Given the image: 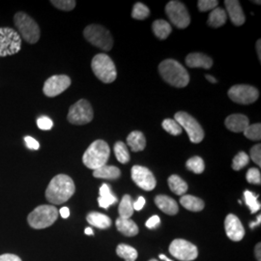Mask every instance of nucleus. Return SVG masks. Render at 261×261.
<instances>
[{
    "mask_svg": "<svg viewBox=\"0 0 261 261\" xmlns=\"http://www.w3.org/2000/svg\"><path fill=\"white\" fill-rule=\"evenodd\" d=\"M250 162V157L245 152H239L233 159L232 162V168L234 170H240L245 168Z\"/></svg>",
    "mask_w": 261,
    "mask_h": 261,
    "instance_id": "38",
    "label": "nucleus"
},
{
    "mask_svg": "<svg viewBox=\"0 0 261 261\" xmlns=\"http://www.w3.org/2000/svg\"><path fill=\"white\" fill-rule=\"evenodd\" d=\"M260 220H261V215H258V218H257V221H256V223L257 224L259 225L260 224Z\"/></svg>",
    "mask_w": 261,
    "mask_h": 261,
    "instance_id": "54",
    "label": "nucleus"
},
{
    "mask_svg": "<svg viewBox=\"0 0 261 261\" xmlns=\"http://www.w3.org/2000/svg\"><path fill=\"white\" fill-rule=\"evenodd\" d=\"M86 220L89 224L100 229H107L112 225V220L107 215L99 212H91L87 215Z\"/></svg>",
    "mask_w": 261,
    "mask_h": 261,
    "instance_id": "24",
    "label": "nucleus"
},
{
    "mask_svg": "<svg viewBox=\"0 0 261 261\" xmlns=\"http://www.w3.org/2000/svg\"><path fill=\"white\" fill-rule=\"evenodd\" d=\"M252 2H254V3H256L257 5H260V1H252Z\"/></svg>",
    "mask_w": 261,
    "mask_h": 261,
    "instance_id": "55",
    "label": "nucleus"
},
{
    "mask_svg": "<svg viewBox=\"0 0 261 261\" xmlns=\"http://www.w3.org/2000/svg\"><path fill=\"white\" fill-rule=\"evenodd\" d=\"M166 14L172 24L179 29L188 28L191 23V17L186 6L180 1H169L166 6Z\"/></svg>",
    "mask_w": 261,
    "mask_h": 261,
    "instance_id": "11",
    "label": "nucleus"
},
{
    "mask_svg": "<svg viewBox=\"0 0 261 261\" xmlns=\"http://www.w3.org/2000/svg\"><path fill=\"white\" fill-rule=\"evenodd\" d=\"M119 218L122 219H130V217L134 214V207H133V201L132 197L129 195H125L122 197L119 208Z\"/></svg>",
    "mask_w": 261,
    "mask_h": 261,
    "instance_id": "31",
    "label": "nucleus"
},
{
    "mask_svg": "<svg viewBox=\"0 0 261 261\" xmlns=\"http://www.w3.org/2000/svg\"><path fill=\"white\" fill-rule=\"evenodd\" d=\"M186 167L189 170L193 171L194 173L201 174L205 169V164H204L203 159H201L198 156H195L187 161Z\"/></svg>",
    "mask_w": 261,
    "mask_h": 261,
    "instance_id": "33",
    "label": "nucleus"
},
{
    "mask_svg": "<svg viewBox=\"0 0 261 261\" xmlns=\"http://www.w3.org/2000/svg\"><path fill=\"white\" fill-rule=\"evenodd\" d=\"M226 22V12L224 9L217 7L209 14L207 24L213 28H221Z\"/></svg>",
    "mask_w": 261,
    "mask_h": 261,
    "instance_id": "27",
    "label": "nucleus"
},
{
    "mask_svg": "<svg viewBox=\"0 0 261 261\" xmlns=\"http://www.w3.org/2000/svg\"><path fill=\"white\" fill-rule=\"evenodd\" d=\"M21 48L19 33L10 28H0V57L14 56Z\"/></svg>",
    "mask_w": 261,
    "mask_h": 261,
    "instance_id": "8",
    "label": "nucleus"
},
{
    "mask_svg": "<svg viewBox=\"0 0 261 261\" xmlns=\"http://www.w3.org/2000/svg\"><path fill=\"white\" fill-rule=\"evenodd\" d=\"M24 142H25V145H27L28 149L38 150L40 148V143L35 139H33L32 137H29V136L25 137Z\"/></svg>",
    "mask_w": 261,
    "mask_h": 261,
    "instance_id": "44",
    "label": "nucleus"
},
{
    "mask_svg": "<svg viewBox=\"0 0 261 261\" xmlns=\"http://www.w3.org/2000/svg\"><path fill=\"white\" fill-rule=\"evenodd\" d=\"M113 151L115 154V157L117 159V161L121 164H127L130 161V154H129V150L127 145L122 142V141H117L114 144Z\"/></svg>",
    "mask_w": 261,
    "mask_h": 261,
    "instance_id": "32",
    "label": "nucleus"
},
{
    "mask_svg": "<svg viewBox=\"0 0 261 261\" xmlns=\"http://www.w3.org/2000/svg\"><path fill=\"white\" fill-rule=\"evenodd\" d=\"M71 79L66 75H53L44 84L43 91L47 97H56L63 93L71 85Z\"/></svg>",
    "mask_w": 261,
    "mask_h": 261,
    "instance_id": "15",
    "label": "nucleus"
},
{
    "mask_svg": "<svg viewBox=\"0 0 261 261\" xmlns=\"http://www.w3.org/2000/svg\"><path fill=\"white\" fill-rule=\"evenodd\" d=\"M99 205L102 208L108 209L110 206L117 202V198L112 195L111 188L107 184H103L100 188V197L98 198Z\"/></svg>",
    "mask_w": 261,
    "mask_h": 261,
    "instance_id": "26",
    "label": "nucleus"
},
{
    "mask_svg": "<svg viewBox=\"0 0 261 261\" xmlns=\"http://www.w3.org/2000/svg\"><path fill=\"white\" fill-rule=\"evenodd\" d=\"M50 3L57 9L62 11H72L76 4L75 0H51Z\"/></svg>",
    "mask_w": 261,
    "mask_h": 261,
    "instance_id": "39",
    "label": "nucleus"
},
{
    "mask_svg": "<svg viewBox=\"0 0 261 261\" xmlns=\"http://www.w3.org/2000/svg\"><path fill=\"white\" fill-rule=\"evenodd\" d=\"M110 156L109 144L102 140H95L84 152L83 162L86 168L96 170L107 165Z\"/></svg>",
    "mask_w": 261,
    "mask_h": 261,
    "instance_id": "3",
    "label": "nucleus"
},
{
    "mask_svg": "<svg viewBox=\"0 0 261 261\" xmlns=\"http://www.w3.org/2000/svg\"><path fill=\"white\" fill-rule=\"evenodd\" d=\"M116 253L125 261H136L139 255L135 248L126 244L118 245V247L116 248Z\"/></svg>",
    "mask_w": 261,
    "mask_h": 261,
    "instance_id": "30",
    "label": "nucleus"
},
{
    "mask_svg": "<svg viewBox=\"0 0 261 261\" xmlns=\"http://www.w3.org/2000/svg\"><path fill=\"white\" fill-rule=\"evenodd\" d=\"M224 228L227 237L234 242L241 241L245 236V229L237 216L229 214L224 220Z\"/></svg>",
    "mask_w": 261,
    "mask_h": 261,
    "instance_id": "16",
    "label": "nucleus"
},
{
    "mask_svg": "<svg viewBox=\"0 0 261 261\" xmlns=\"http://www.w3.org/2000/svg\"><path fill=\"white\" fill-rule=\"evenodd\" d=\"M250 155L251 159L253 161L254 164H256L258 167L261 166V145L260 144H256L252 147L250 151Z\"/></svg>",
    "mask_w": 261,
    "mask_h": 261,
    "instance_id": "43",
    "label": "nucleus"
},
{
    "mask_svg": "<svg viewBox=\"0 0 261 261\" xmlns=\"http://www.w3.org/2000/svg\"><path fill=\"white\" fill-rule=\"evenodd\" d=\"M170 254L178 260L193 261L198 255L196 245L184 239H175L169 246Z\"/></svg>",
    "mask_w": 261,
    "mask_h": 261,
    "instance_id": "12",
    "label": "nucleus"
},
{
    "mask_svg": "<svg viewBox=\"0 0 261 261\" xmlns=\"http://www.w3.org/2000/svg\"><path fill=\"white\" fill-rule=\"evenodd\" d=\"M186 64L190 68H203L208 70L213 66V60L210 56L204 54L194 53L187 56Z\"/></svg>",
    "mask_w": 261,
    "mask_h": 261,
    "instance_id": "19",
    "label": "nucleus"
},
{
    "mask_svg": "<svg viewBox=\"0 0 261 261\" xmlns=\"http://www.w3.org/2000/svg\"><path fill=\"white\" fill-rule=\"evenodd\" d=\"M224 124L228 130L233 133H241L250 125V120L244 114H231L226 117Z\"/></svg>",
    "mask_w": 261,
    "mask_h": 261,
    "instance_id": "18",
    "label": "nucleus"
},
{
    "mask_svg": "<svg viewBox=\"0 0 261 261\" xmlns=\"http://www.w3.org/2000/svg\"><path fill=\"white\" fill-rule=\"evenodd\" d=\"M245 137L251 140H261V125L260 123L249 125L246 130L243 132Z\"/></svg>",
    "mask_w": 261,
    "mask_h": 261,
    "instance_id": "37",
    "label": "nucleus"
},
{
    "mask_svg": "<svg viewBox=\"0 0 261 261\" xmlns=\"http://www.w3.org/2000/svg\"><path fill=\"white\" fill-rule=\"evenodd\" d=\"M160 75L173 87L183 88L190 83V75L184 66L174 59H166L159 65Z\"/></svg>",
    "mask_w": 261,
    "mask_h": 261,
    "instance_id": "2",
    "label": "nucleus"
},
{
    "mask_svg": "<svg viewBox=\"0 0 261 261\" xmlns=\"http://www.w3.org/2000/svg\"><path fill=\"white\" fill-rule=\"evenodd\" d=\"M205 77L210 83H212V84H216V83H217V80L215 79L214 76H212V75H206Z\"/></svg>",
    "mask_w": 261,
    "mask_h": 261,
    "instance_id": "51",
    "label": "nucleus"
},
{
    "mask_svg": "<svg viewBox=\"0 0 261 261\" xmlns=\"http://www.w3.org/2000/svg\"><path fill=\"white\" fill-rule=\"evenodd\" d=\"M59 214H60V216H61L63 219H67V218H69V216H70V210H69L68 207H62V208L60 209V211H59Z\"/></svg>",
    "mask_w": 261,
    "mask_h": 261,
    "instance_id": "48",
    "label": "nucleus"
},
{
    "mask_svg": "<svg viewBox=\"0 0 261 261\" xmlns=\"http://www.w3.org/2000/svg\"><path fill=\"white\" fill-rule=\"evenodd\" d=\"M244 197H245L246 204L250 208L252 214H254V213H256L257 211L260 210V203L257 200V196H254L252 192L245 191Z\"/></svg>",
    "mask_w": 261,
    "mask_h": 261,
    "instance_id": "35",
    "label": "nucleus"
},
{
    "mask_svg": "<svg viewBox=\"0 0 261 261\" xmlns=\"http://www.w3.org/2000/svg\"><path fill=\"white\" fill-rule=\"evenodd\" d=\"M152 29L156 37L160 40H165L170 35L171 33V25L165 19H157L153 22Z\"/></svg>",
    "mask_w": 261,
    "mask_h": 261,
    "instance_id": "28",
    "label": "nucleus"
},
{
    "mask_svg": "<svg viewBox=\"0 0 261 261\" xmlns=\"http://www.w3.org/2000/svg\"><path fill=\"white\" fill-rule=\"evenodd\" d=\"M84 36L90 44L103 50H111L113 47V39L111 32L99 24H90L86 27Z\"/></svg>",
    "mask_w": 261,
    "mask_h": 261,
    "instance_id": "7",
    "label": "nucleus"
},
{
    "mask_svg": "<svg viewBox=\"0 0 261 261\" xmlns=\"http://www.w3.org/2000/svg\"><path fill=\"white\" fill-rule=\"evenodd\" d=\"M219 5V1L217 0H199L197 2V7L200 12L212 11L217 8Z\"/></svg>",
    "mask_w": 261,
    "mask_h": 261,
    "instance_id": "41",
    "label": "nucleus"
},
{
    "mask_svg": "<svg viewBox=\"0 0 261 261\" xmlns=\"http://www.w3.org/2000/svg\"><path fill=\"white\" fill-rule=\"evenodd\" d=\"M159 257H160V259H162V260L173 261V260H171V259H169V258H168V256H166V255H165V254H160V255H159Z\"/></svg>",
    "mask_w": 261,
    "mask_h": 261,
    "instance_id": "53",
    "label": "nucleus"
},
{
    "mask_svg": "<svg viewBox=\"0 0 261 261\" xmlns=\"http://www.w3.org/2000/svg\"><path fill=\"white\" fill-rule=\"evenodd\" d=\"M150 15V10L147 6H145L144 4L138 2L135 4L133 12H132V17L134 19L142 20L148 18Z\"/></svg>",
    "mask_w": 261,
    "mask_h": 261,
    "instance_id": "34",
    "label": "nucleus"
},
{
    "mask_svg": "<svg viewBox=\"0 0 261 261\" xmlns=\"http://www.w3.org/2000/svg\"><path fill=\"white\" fill-rule=\"evenodd\" d=\"M174 120L177 122L182 129L186 130L190 140L193 143H199L204 139V130L201 125L188 112H176L174 115Z\"/></svg>",
    "mask_w": 261,
    "mask_h": 261,
    "instance_id": "9",
    "label": "nucleus"
},
{
    "mask_svg": "<svg viewBox=\"0 0 261 261\" xmlns=\"http://www.w3.org/2000/svg\"><path fill=\"white\" fill-rule=\"evenodd\" d=\"M127 144L133 152H140L146 147V139L140 130H134L127 138Z\"/></svg>",
    "mask_w": 261,
    "mask_h": 261,
    "instance_id": "23",
    "label": "nucleus"
},
{
    "mask_svg": "<svg viewBox=\"0 0 261 261\" xmlns=\"http://www.w3.org/2000/svg\"><path fill=\"white\" fill-rule=\"evenodd\" d=\"M163 129L167 130L168 134L172 136H180L182 134V128L174 119H165L163 124Z\"/></svg>",
    "mask_w": 261,
    "mask_h": 261,
    "instance_id": "36",
    "label": "nucleus"
},
{
    "mask_svg": "<svg viewBox=\"0 0 261 261\" xmlns=\"http://www.w3.org/2000/svg\"><path fill=\"white\" fill-rule=\"evenodd\" d=\"M121 175V171L117 167L114 166H103L102 168H98L93 171V176L100 179H108V180H115L118 179Z\"/></svg>",
    "mask_w": 261,
    "mask_h": 261,
    "instance_id": "25",
    "label": "nucleus"
},
{
    "mask_svg": "<svg viewBox=\"0 0 261 261\" xmlns=\"http://www.w3.org/2000/svg\"><path fill=\"white\" fill-rule=\"evenodd\" d=\"M168 184L171 192L177 196H184L188 191V184L182 178L175 174L168 178Z\"/></svg>",
    "mask_w": 261,
    "mask_h": 261,
    "instance_id": "29",
    "label": "nucleus"
},
{
    "mask_svg": "<svg viewBox=\"0 0 261 261\" xmlns=\"http://www.w3.org/2000/svg\"><path fill=\"white\" fill-rule=\"evenodd\" d=\"M180 204L192 212H200L204 209V201L196 196L184 195L180 198Z\"/></svg>",
    "mask_w": 261,
    "mask_h": 261,
    "instance_id": "22",
    "label": "nucleus"
},
{
    "mask_svg": "<svg viewBox=\"0 0 261 261\" xmlns=\"http://www.w3.org/2000/svg\"><path fill=\"white\" fill-rule=\"evenodd\" d=\"M91 68L95 75L103 84H112L117 76L116 67L112 58L105 54L94 56Z\"/></svg>",
    "mask_w": 261,
    "mask_h": 261,
    "instance_id": "5",
    "label": "nucleus"
},
{
    "mask_svg": "<svg viewBox=\"0 0 261 261\" xmlns=\"http://www.w3.org/2000/svg\"><path fill=\"white\" fill-rule=\"evenodd\" d=\"M115 224L118 231L125 236L133 237L139 233V226L130 219L118 218L115 222Z\"/></svg>",
    "mask_w": 261,
    "mask_h": 261,
    "instance_id": "21",
    "label": "nucleus"
},
{
    "mask_svg": "<svg viewBox=\"0 0 261 261\" xmlns=\"http://www.w3.org/2000/svg\"><path fill=\"white\" fill-rule=\"evenodd\" d=\"M37 125L41 130H49L54 127V122L47 116H41L38 118Z\"/></svg>",
    "mask_w": 261,
    "mask_h": 261,
    "instance_id": "42",
    "label": "nucleus"
},
{
    "mask_svg": "<svg viewBox=\"0 0 261 261\" xmlns=\"http://www.w3.org/2000/svg\"><path fill=\"white\" fill-rule=\"evenodd\" d=\"M144 205H145V198L143 196H140L138 198V200L133 203L134 210H136V211H140L144 207Z\"/></svg>",
    "mask_w": 261,
    "mask_h": 261,
    "instance_id": "46",
    "label": "nucleus"
},
{
    "mask_svg": "<svg viewBox=\"0 0 261 261\" xmlns=\"http://www.w3.org/2000/svg\"><path fill=\"white\" fill-rule=\"evenodd\" d=\"M261 41L260 40H258L257 42H256V53H257V56H258V58H259V61H261L260 57H261Z\"/></svg>",
    "mask_w": 261,
    "mask_h": 261,
    "instance_id": "50",
    "label": "nucleus"
},
{
    "mask_svg": "<svg viewBox=\"0 0 261 261\" xmlns=\"http://www.w3.org/2000/svg\"><path fill=\"white\" fill-rule=\"evenodd\" d=\"M84 233L87 234V235H94L93 230L90 227H86L84 230Z\"/></svg>",
    "mask_w": 261,
    "mask_h": 261,
    "instance_id": "52",
    "label": "nucleus"
},
{
    "mask_svg": "<svg viewBox=\"0 0 261 261\" xmlns=\"http://www.w3.org/2000/svg\"><path fill=\"white\" fill-rule=\"evenodd\" d=\"M155 204L158 206L160 210H162L164 213L169 215V216H174V215L177 214L178 210H179L177 202L170 196H164V195L156 196Z\"/></svg>",
    "mask_w": 261,
    "mask_h": 261,
    "instance_id": "20",
    "label": "nucleus"
},
{
    "mask_svg": "<svg viewBox=\"0 0 261 261\" xmlns=\"http://www.w3.org/2000/svg\"><path fill=\"white\" fill-rule=\"evenodd\" d=\"M130 175L133 181L144 191H152L157 185L156 178L148 168L141 166H134Z\"/></svg>",
    "mask_w": 261,
    "mask_h": 261,
    "instance_id": "14",
    "label": "nucleus"
},
{
    "mask_svg": "<svg viewBox=\"0 0 261 261\" xmlns=\"http://www.w3.org/2000/svg\"><path fill=\"white\" fill-rule=\"evenodd\" d=\"M247 181L251 184L254 185H260L261 184V174L260 170L258 168H250L247 172Z\"/></svg>",
    "mask_w": 261,
    "mask_h": 261,
    "instance_id": "40",
    "label": "nucleus"
},
{
    "mask_svg": "<svg viewBox=\"0 0 261 261\" xmlns=\"http://www.w3.org/2000/svg\"><path fill=\"white\" fill-rule=\"evenodd\" d=\"M260 249H261L260 243H258V244H256V246H255V249H254V253H255V257H256V259H257V261H261Z\"/></svg>",
    "mask_w": 261,
    "mask_h": 261,
    "instance_id": "49",
    "label": "nucleus"
},
{
    "mask_svg": "<svg viewBox=\"0 0 261 261\" xmlns=\"http://www.w3.org/2000/svg\"><path fill=\"white\" fill-rule=\"evenodd\" d=\"M58 218V210L54 205H40L28 215V224L34 229H43L53 225Z\"/></svg>",
    "mask_w": 261,
    "mask_h": 261,
    "instance_id": "4",
    "label": "nucleus"
},
{
    "mask_svg": "<svg viewBox=\"0 0 261 261\" xmlns=\"http://www.w3.org/2000/svg\"><path fill=\"white\" fill-rule=\"evenodd\" d=\"M224 5L231 22L236 27H240L245 23L246 18L243 12L240 2L237 0H225Z\"/></svg>",
    "mask_w": 261,
    "mask_h": 261,
    "instance_id": "17",
    "label": "nucleus"
},
{
    "mask_svg": "<svg viewBox=\"0 0 261 261\" xmlns=\"http://www.w3.org/2000/svg\"><path fill=\"white\" fill-rule=\"evenodd\" d=\"M227 94L231 101L240 105L254 103L259 97V92L255 87L246 84L234 85L230 87Z\"/></svg>",
    "mask_w": 261,
    "mask_h": 261,
    "instance_id": "13",
    "label": "nucleus"
},
{
    "mask_svg": "<svg viewBox=\"0 0 261 261\" xmlns=\"http://www.w3.org/2000/svg\"><path fill=\"white\" fill-rule=\"evenodd\" d=\"M73 179L66 174H58L53 178L46 190V198L51 204H62L75 194Z\"/></svg>",
    "mask_w": 261,
    "mask_h": 261,
    "instance_id": "1",
    "label": "nucleus"
},
{
    "mask_svg": "<svg viewBox=\"0 0 261 261\" xmlns=\"http://www.w3.org/2000/svg\"><path fill=\"white\" fill-rule=\"evenodd\" d=\"M161 224V220H160V217L155 215V216H152L150 218L149 220L146 222V227H148L149 229H154V228H157L159 225Z\"/></svg>",
    "mask_w": 261,
    "mask_h": 261,
    "instance_id": "45",
    "label": "nucleus"
},
{
    "mask_svg": "<svg viewBox=\"0 0 261 261\" xmlns=\"http://www.w3.org/2000/svg\"><path fill=\"white\" fill-rule=\"evenodd\" d=\"M149 261H159V260H157V259H151V260H149Z\"/></svg>",
    "mask_w": 261,
    "mask_h": 261,
    "instance_id": "56",
    "label": "nucleus"
},
{
    "mask_svg": "<svg viewBox=\"0 0 261 261\" xmlns=\"http://www.w3.org/2000/svg\"><path fill=\"white\" fill-rule=\"evenodd\" d=\"M14 23L19 30V36L29 44H36L40 39V28L37 22L23 12H19L14 17Z\"/></svg>",
    "mask_w": 261,
    "mask_h": 261,
    "instance_id": "6",
    "label": "nucleus"
},
{
    "mask_svg": "<svg viewBox=\"0 0 261 261\" xmlns=\"http://www.w3.org/2000/svg\"><path fill=\"white\" fill-rule=\"evenodd\" d=\"M0 261H21V259L16 254L5 253L0 255Z\"/></svg>",
    "mask_w": 261,
    "mask_h": 261,
    "instance_id": "47",
    "label": "nucleus"
},
{
    "mask_svg": "<svg viewBox=\"0 0 261 261\" xmlns=\"http://www.w3.org/2000/svg\"><path fill=\"white\" fill-rule=\"evenodd\" d=\"M93 109L90 103L82 99L74 103L68 112L67 119L74 125H85L93 120Z\"/></svg>",
    "mask_w": 261,
    "mask_h": 261,
    "instance_id": "10",
    "label": "nucleus"
}]
</instances>
